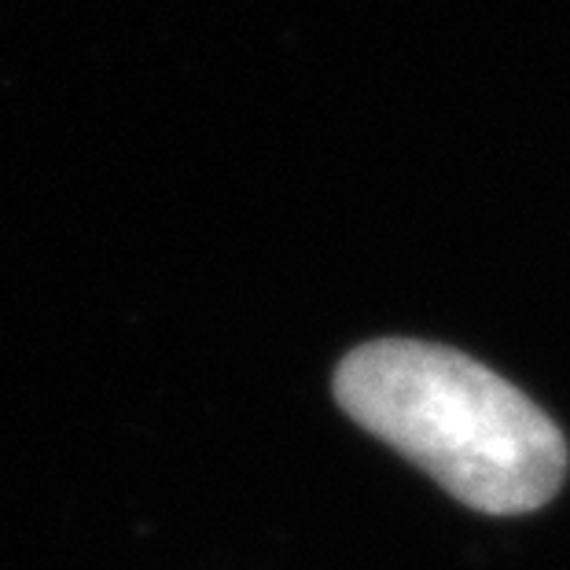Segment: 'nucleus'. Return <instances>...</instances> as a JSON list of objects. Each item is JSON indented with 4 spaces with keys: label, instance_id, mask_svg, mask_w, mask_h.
<instances>
[{
    "label": "nucleus",
    "instance_id": "f257e3e1",
    "mask_svg": "<svg viewBox=\"0 0 570 570\" xmlns=\"http://www.w3.org/2000/svg\"><path fill=\"white\" fill-rule=\"evenodd\" d=\"M335 397L350 420L475 512H533L563 487L560 428L523 391L449 346H357L335 372Z\"/></svg>",
    "mask_w": 570,
    "mask_h": 570
}]
</instances>
